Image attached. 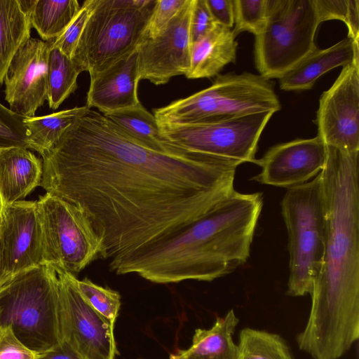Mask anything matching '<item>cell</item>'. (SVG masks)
<instances>
[{
	"label": "cell",
	"mask_w": 359,
	"mask_h": 359,
	"mask_svg": "<svg viewBox=\"0 0 359 359\" xmlns=\"http://www.w3.org/2000/svg\"><path fill=\"white\" fill-rule=\"evenodd\" d=\"M206 1L216 22L231 29L234 24L233 0Z\"/></svg>",
	"instance_id": "d590c367"
},
{
	"label": "cell",
	"mask_w": 359,
	"mask_h": 359,
	"mask_svg": "<svg viewBox=\"0 0 359 359\" xmlns=\"http://www.w3.org/2000/svg\"><path fill=\"white\" fill-rule=\"evenodd\" d=\"M80 73L72 59L52 46L51 43L48 57L47 76V101L50 109H57L76 90Z\"/></svg>",
	"instance_id": "484cf974"
},
{
	"label": "cell",
	"mask_w": 359,
	"mask_h": 359,
	"mask_svg": "<svg viewBox=\"0 0 359 359\" xmlns=\"http://www.w3.org/2000/svg\"><path fill=\"white\" fill-rule=\"evenodd\" d=\"M315 123L326 145L359 152V60L343 67L321 95Z\"/></svg>",
	"instance_id": "4fadbf2b"
},
{
	"label": "cell",
	"mask_w": 359,
	"mask_h": 359,
	"mask_svg": "<svg viewBox=\"0 0 359 359\" xmlns=\"http://www.w3.org/2000/svg\"><path fill=\"white\" fill-rule=\"evenodd\" d=\"M88 109L86 105L62 110L43 116L25 117L29 149L41 156L59 141L65 130Z\"/></svg>",
	"instance_id": "d4e9b609"
},
{
	"label": "cell",
	"mask_w": 359,
	"mask_h": 359,
	"mask_svg": "<svg viewBox=\"0 0 359 359\" xmlns=\"http://www.w3.org/2000/svg\"><path fill=\"white\" fill-rule=\"evenodd\" d=\"M327 154V145L318 135L276 144L255 160L261 172L253 180L286 188L303 184L322 171Z\"/></svg>",
	"instance_id": "2e32d148"
},
{
	"label": "cell",
	"mask_w": 359,
	"mask_h": 359,
	"mask_svg": "<svg viewBox=\"0 0 359 359\" xmlns=\"http://www.w3.org/2000/svg\"><path fill=\"white\" fill-rule=\"evenodd\" d=\"M320 172L326 219L323 263L297 335L313 359H339L359 338L358 153L327 145Z\"/></svg>",
	"instance_id": "7a4b0ae2"
},
{
	"label": "cell",
	"mask_w": 359,
	"mask_h": 359,
	"mask_svg": "<svg viewBox=\"0 0 359 359\" xmlns=\"http://www.w3.org/2000/svg\"><path fill=\"white\" fill-rule=\"evenodd\" d=\"M42 164L40 186L88 215L111 259L178 231L236 191L237 167L177 145L147 148L92 109Z\"/></svg>",
	"instance_id": "6da1fadb"
},
{
	"label": "cell",
	"mask_w": 359,
	"mask_h": 359,
	"mask_svg": "<svg viewBox=\"0 0 359 359\" xmlns=\"http://www.w3.org/2000/svg\"><path fill=\"white\" fill-rule=\"evenodd\" d=\"M25 118L0 103V149L10 147L29 149Z\"/></svg>",
	"instance_id": "4dcf8cb0"
},
{
	"label": "cell",
	"mask_w": 359,
	"mask_h": 359,
	"mask_svg": "<svg viewBox=\"0 0 359 359\" xmlns=\"http://www.w3.org/2000/svg\"><path fill=\"white\" fill-rule=\"evenodd\" d=\"M37 354L19 340L11 326L0 324V359H36Z\"/></svg>",
	"instance_id": "836d02e7"
},
{
	"label": "cell",
	"mask_w": 359,
	"mask_h": 359,
	"mask_svg": "<svg viewBox=\"0 0 359 359\" xmlns=\"http://www.w3.org/2000/svg\"><path fill=\"white\" fill-rule=\"evenodd\" d=\"M42 161L28 149H0V195L4 207L23 200L40 186Z\"/></svg>",
	"instance_id": "d6986e66"
},
{
	"label": "cell",
	"mask_w": 359,
	"mask_h": 359,
	"mask_svg": "<svg viewBox=\"0 0 359 359\" xmlns=\"http://www.w3.org/2000/svg\"><path fill=\"white\" fill-rule=\"evenodd\" d=\"M52 41L30 37L18 50L6 70L5 100L10 109L34 116L48 99V57Z\"/></svg>",
	"instance_id": "9a60e30c"
},
{
	"label": "cell",
	"mask_w": 359,
	"mask_h": 359,
	"mask_svg": "<svg viewBox=\"0 0 359 359\" xmlns=\"http://www.w3.org/2000/svg\"><path fill=\"white\" fill-rule=\"evenodd\" d=\"M36 359H83L67 342L62 341L59 345L43 353H38Z\"/></svg>",
	"instance_id": "8d00e7d4"
},
{
	"label": "cell",
	"mask_w": 359,
	"mask_h": 359,
	"mask_svg": "<svg viewBox=\"0 0 359 359\" xmlns=\"http://www.w3.org/2000/svg\"><path fill=\"white\" fill-rule=\"evenodd\" d=\"M0 288L42 265L36 201L22 200L4 207L0 222Z\"/></svg>",
	"instance_id": "5bb4252c"
},
{
	"label": "cell",
	"mask_w": 359,
	"mask_h": 359,
	"mask_svg": "<svg viewBox=\"0 0 359 359\" xmlns=\"http://www.w3.org/2000/svg\"><path fill=\"white\" fill-rule=\"evenodd\" d=\"M263 206L259 192L235 191L189 225L137 251L111 259L116 274L135 273L159 284L212 281L250 257Z\"/></svg>",
	"instance_id": "3957f363"
},
{
	"label": "cell",
	"mask_w": 359,
	"mask_h": 359,
	"mask_svg": "<svg viewBox=\"0 0 359 359\" xmlns=\"http://www.w3.org/2000/svg\"><path fill=\"white\" fill-rule=\"evenodd\" d=\"M0 265H1V255H0Z\"/></svg>",
	"instance_id": "ab89813d"
},
{
	"label": "cell",
	"mask_w": 359,
	"mask_h": 359,
	"mask_svg": "<svg viewBox=\"0 0 359 359\" xmlns=\"http://www.w3.org/2000/svg\"><path fill=\"white\" fill-rule=\"evenodd\" d=\"M218 24L215 20L206 0H194L191 21V44L200 41Z\"/></svg>",
	"instance_id": "e575fe53"
},
{
	"label": "cell",
	"mask_w": 359,
	"mask_h": 359,
	"mask_svg": "<svg viewBox=\"0 0 359 359\" xmlns=\"http://www.w3.org/2000/svg\"><path fill=\"white\" fill-rule=\"evenodd\" d=\"M139 82L135 50L90 76L86 105L90 109H97L102 114L134 107L140 103Z\"/></svg>",
	"instance_id": "e0dca14e"
},
{
	"label": "cell",
	"mask_w": 359,
	"mask_h": 359,
	"mask_svg": "<svg viewBox=\"0 0 359 359\" xmlns=\"http://www.w3.org/2000/svg\"><path fill=\"white\" fill-rule=\"evenodd\" d=\"M233 11L235 27L232 31L236 36L243 32L257 36L264 29L266 0H233Z\"/></svg>",
	"instance_id": "f546056e"
},
{
	"label": "cell",
	"mask_w": 359,
	"mask_h": 359,
	"mask_svg": "<svg viewBox=\"0 0 359 359\" xmlns=\"http://www.w3.org/2000/svg\"><path fill=\"white\" fill-rule=\"evenodd\" d=\"M239 319L233 309L217 317L209 329L198 328L190 347L179 352L187 359H238V346L233 339Z\"/></svg>",
	"instance_id": "44dd1931"
},
{
	"label": "cell",
	"mask_w": 359,
	"mask_h": 359,
	"mask_svg": "<svg viewBox=\"0 0 359 359\" xmlns=\"http://www.w3.org/2000/svg\"><path fill=\"white\" fill-rule=\"evenodd\" d=\"M169 359H187L184 357L179 351L177 353L172 354L170 355Z\"/></svg>",
	"instance_id": "74e56055"
},
{
	"label": "cell",
	"mask_w": 359,
	"mask_h": 359,
	"mask_svg": "<svg viewBox=\"0 0 359 359\" xmlns=\"http://www.w3.org/2000/svg\"><path fill=\"white\" fill-rule=\"evenodd\" d=\"M320 24L313 0H266V22L255 36V62L260 76L279 79L315 47Z\"/></svg>",
	"instance_id": "9c48e42d"
},
{
	"label": "cell",
	"mask_w": 359,
	"mask_h": 359,
	"mask_svg": "<svg viewBox=\"0 0 359 359\" xmlns=\"http://www.w3.org/2000/svg\"><path fill=\"white\" fill-rule=\"evenodd\" d=\"M32 27L43 41H53L67 29L80 10L76 0H19Z\"/></svg>",
	"instance_id": "7402d4cb"
},
{
	"label": "cell",
	"mask_w": 359,
	"mask_h": 359,
	"mask_svg": "<svg viewBox=\"0 0 359 359\" xmlns=\"http://www.w3.org/2000/svg\"><path fill=\"white\" fill-rule=\"evenodd\" d=\"M320 23L330 20L343 21L348 30V37L359 41L358 0H313Z\"/></svg>",
	"instance_id": "f1b7e54d"
},
{
	"label": "cell",
	"mask_w": 359,
	"mask_h": 359,
	"mask_svg": "<svg viewBox=\"0 0 359 359\" xmlns=\"http://www.w3.org/2000/svg\"><path fill=\"white\" fill-rule=\"evenodd\" d=\"M31 29L19 0H0V87L14 55L31 37Z\"/></svg>",
	"instance_id": "cb8c5ba5"
},
{
	"label": "cell",
	"mask_w": 359,
	"mask_h": 359,
	"mask_svg": "<svg viewBox=\"0 0 359 359\" xmlns=\"http://www.w3.org/2000/svg\"><path fill=\"white\" fill-rule=\"evenodd\" d=\"M36 201L42 265L75 276L95 260L106 258L102 238L82 208L48 193Z\"/></svg>",
	"instance_id": "ba28073f"
},
{
	"label": "cell",
	"mask_w": 359,
	"mask_h": 359,
	"mask_svg": "<svg viewBox=\"0 0 359 359\" xmlns=\"http://www.w3.org/2000/svg\"><path fill=\"white\" fill-rule=\"evenodd\" d=\"M194 0H187L177 15L157 36H144L136 48L139 81L154 85L187 75L191 67V21Z\"/></svg>",
	"instance_id": "7c38bea8"
},
{
	"label": "cell",
	"mask_w": 359,
	"mask_h": 359,
	"mask_svg": "<svg viewBox=\"0 0 359 359\" xmlns=\"http://www.w3.org/2000/svg\"><path fill=\"white\" fill-rule=\"evenodd\" d=\"M359 60V43L346 37L325 49L316 46L293 68L279 78L280 88L287 91L311 89L328 71Z\"/></svg>",
	"instance_id": "ac0fdd59"
},
{
	"label": "cell",
	"mask_w": 359,
	"mask_h": 359,
	"mask_svg": "<svg viewBox=\"0 0 359 359\" xmlns=\"http://www.w3.org/2000/svg\"><path fill=\"white\" fill-rule=\"evenodd\" d=\"M4 210V203L2 202V199H1V195H0V222H1V217H2Z\"/></svg>",
	"instance_id": "f35d334b"
},
{
	"label": "cell",
	"mask_w": 359,
	"mask_h": 359,
	"mask_svg": "<svg viewBox=\"0 0 359 359\" xmlns=\"http://www.w3.org/2000/svg\"><path fill=\"white\" fill-rule=\"evenodd\" d=\"M76 284L86 302L114 327L121 307L119 293L100 286L88 278H76Z\"/></svg>",
	"instance_id": "83f0119b"
},
{
	"label": "cell",
	"mask_w": 359,
	"mask_h": 359,
	"mask_svg": "<svg viewBox=\"0 0 359 359\" xmlns=\"http://www.w3.org/2000/svg\"><path fill=\"white\" fill-rule=\"evenodd\" d=\"M103 114L130 137L147 148L168 151L175 146L161 135L154 115L141 102L134 107Z\"/></svg>",
	"instance_id": "603a6c76"
},
{
	"label": "cell",
	"mask_w": 359,
	"mask_h": 359,
	"mask_svg": "<svg viewBox=\"0 0 359 359\" xmlns=\"http://www.w3.org/2000/svg\"><path fill=\"white\" fill-rule=\"evenodd\" d=\"M280 206L288 234L287 294H311L321 269L327 233L320 173L311 181L288 188Z\"/></svg>",
	"instance_id": "52a82bcc"
},
{
	"label": "cell",
	"mask_w": 359,
	"mask_h": 359,
	"mask_svg": "<svg viewBox=\"0 0 359 359\" xmlns=\"http://www.w3.org/2000/svg\"><path fill=\"white\" fill-rule=\"evenodd\" d=\"M237 42L233 31L217 25L210 33L192 45L191 67L187 79L217 76L227 64L236 59Z\"/></svg>",
	"instance_id": "ffe728a7"
},
{
	"label": "cell",
	"mask_w": 359,
	"mask_h": 359,
	"mask_svg": "<svg viewBox=\"0 0 359 359\" xmlns=\"http://www.w3.org/2000/svg\"><path fill=\"white\" fill-rule=\"evenodd\" d=\"M187 0H157L147 26L145 37L159 35L180 11Z\"/></svg>",
	"instance_id": "d6a6232c"
},
{
	"label": "cell",
	"mask_w": 359,
	"mask_h": 359,
	"mask_svg": "<svg viewBox=\"0 0 359 359\" xmlns=\"http://www.w3.org/2000/svg\"><path fill=\"white\" fill-rule=\"evenodd\" d=\"M0 324L9 325L29 349L43 353L62 342L58 277L40 265L0 288Z\"/></svg>",
	"instance_id": "277c9868"
},
{
	"label": "cell",
	"mask_w": 359,
	"mask_h": 359,
	"mask_svg": "<svg viewBox=\"0 0 359 359\" xmlns=\"http://www.w3.org/2000/svg\"><path fill=\"white\" fill-rule=\"evenodd\" d=\"M238 359H294L278 334L250 327L239 334Z\"/></svg>",
	"instance_id": "4316f807"
},
{
	"label": "cell",
	"mask_w": 359,
	"mask_h": 359,
	"mask_svg": "<svg viewBox=\"0 0 359 359\" xmlns=\"http://www.w3.org/2000/svg\"><path fill=\"white\" fill-rule=\"evenodd\" d=\"M58 277L62 341L83 359H115L114 327L79 292L75 276L55 269Z\"/></svg>",
	"instance_id": "8fae6325"
},
{
	"label": "cell",
	"mask_w": 359,
	"mask_h": 359,
	"mask_svg": "<svg viewBox=\"0 0 359 359\" xmlns=\"http://www.w3.org/2000/svg\"><path fill=\"white\" fill-rule=\"evenodd\" d=\"M265 111L233 118L184 125H158L170 143L238 167L255 160L257 144L273 114Z\"/></svg>",
	"instance_id": "30bf717a"
},
{
	"label": "cell",
	"mask_w": 359,
	"mask_h": 359,
	"mask_svg": "<svg viewBox=\"0 0 359 359\" xmlns=\"http://www.w3.org/2000/svg\"><path fill=\"white\" fill-rule=\"evenodd\" d=\"M157 0H96L72 60L90 77L136 50Z\"/></svg>",
	"instance_id": "5b68a950"
},
{
	"label": "cell",
	"mask_w": 359,
	"mask_h": 359,
	"mask_svg": "<svg viewBox=\"0 0 359 359\" xmlns=\"http://www.w3.org/2000/svg\"><path fill=\"white\" fill-rule=\"evenodd\" d=\"M95 1L86 0L83 3L77 15L67 29L52 42V46L72 58L86 24L94 10Z\"/></svg>",
	"instance_id": "1f68e13d"
},
{
	"label": "cell",
	"mask_w": 359,
	"mask_h": 359,
	"mask_svg": "<svg viewBox=\"0 0 359 359\" xmlns=\"http://www.w3.org/2000/svg\"><path fill=\"white\" fill-rule=\"evenodd\" d=\"M280 108L269 80L244 72L218 74L210 87L153 111L158 125H184L275 113Z\"/></svg>",
	"instance_id": "8992f818"
}]
</instances>
